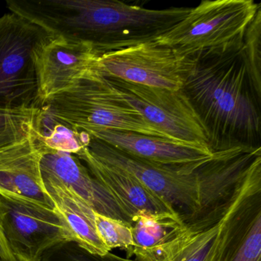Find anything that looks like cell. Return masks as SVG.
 <instances>
[{"label":"cell","instance_id":"8","mask_svg":"<svg viewBox=\"0 0 261 261\" xmlns=\"http://www.w3.org/2000/svg\"><path fill=\"white\" fill-rule=\"evenodd\" d=\"M105 79L119 98L174 141L210 149L207 131L182 90L172 91Z\"/></svg>","mask_w":261,"mask_h":261},{"label":"cell","instance_id":"2","mask_svg":"<svg viewBox=\"0 0 261 261\" xmlns=\"http://www.w3.org/2000/svg\"><path fill=\"white\" fill-rule=\"evenodd\" d=\"M191 9L150 10L110 0H28L22 15L54 38L90 44L103 54L154 40Z\"/></svg>","mask_w":261,"mask_h":261},{"label":"cell","instance_id":"17","mask_svg":"<svg viewBox=\"0 0 261 261\" xmlns=\"http://www.w3.org/2000/svg\"><path fill=\"white\" fill-rule=\"evenodd\" d=\"M45 190L55 208L66 223L74 241L94 254L105 255L110 251L99 238L94 224V212L75 191L50 179H42Z\"/></svg>","mask_w":261,"mask_h":261},{"label":"cell","instance_id":"1","mask_svg":"<svg viewBox=\"0 0 261 261\" xmlns=\"http://www.w3.org/2000/svg\"><path fill=\"white\" fill-rule=\"evenodd\" d=\"M189 59L182 91L207 131L212 152L261 148V99L247 71L244 45Z\"/></svg>","mask_w":261,"mask_h":261},{"label":"cell","instance_id":"23","mask_svg":"<svg viewBox=\"0 0 261 261\" xmlns=\"http://www.w3.org/2000/svg\"><path fill=\"white\" fill-rule=\"evenodd\" d=\"M41 261H137L108 252L105 255L94 254L74 241H66L48 250Z\"/></svg>","mask_w":261,"mask_h":261},{"label":"cell","instance_id":"10","mask_svg":"<svg viewBox=\"0 0 261 261\" xmlns=\"http://www.w3.org/2000/svg\"><path fill=\"white\" fill-rule=\"evenodd\" d=\"M212 261H261V154L238 185Z\"/></svg>","mask_w":261,"mask_h":261},{"label":"cell","instance_id":"4","mask_svg":"<svg viewBox=\"0 0 261 261\" xmlns=\"http://www.w3.org/2000/svg\"><path fill=\"white\" fill-rule=\"evenodd\" d=\"M41 108L59 123L88 134L114 129L174 141L119 98L108 80L95 70L77 77Z\"/></svg>","mask_w":261,"mask_h":261},{"label":"cell","instance_id":"13","mask_svg":"<svg viewBox=\"0 0 261 261\" xmlns=\"http://www.w3.org/2000/svg\"><path fill=\"white\" fill-rule=\"evenodd\" d=\"M88 135L127 155L158 166L200 165L208 161L214 155L208 148L183 144L136 133L99 129Z\"/></svg>","mask_w":261,"mask_h":261},{"label":"cell","instance_id":"14","mask_svg":"<svg viewBox=\"0 0 261 261\" xmlns=\"http://www.w3.org/2000/svg\"><path fill=\"white\" fill-rule=\"evenodd\" d=\"M42 151V179L62 183L75 191L97 213L130 224L128 217L108 191L91 175L77 155L46 147L37 139Z\"/></svg>","mask_w":261,"mask_h":261},{"label":"cell","instance_id":"21","mask_svg":"<svg viewBox=\"0 0 261 261\" xmlns=\"http://www.w3.org/2000/svg\"><path fill=\"white\" fill-rule=\"evenodd\" d=\"M94 224L97 234L110 251L114 248L126 250L127 257L137 247L131 224L94 212Z\"/></svg>","mask_w":261,"mask_h":261},{"label":"cell","instance_id":"24","mask_svg":"<svg viewBox=\"0 0 261 261\" xmlns=\"http://www.w3.org/2000/svg\"><path fill=\"white\" fill-rule=\"evenodd\" d=\"M0 261H18L6 238L4 228V213L0 205Z\"/></svg>","mask_w":261,"mask_h":261},{"label":"cell","instance_id":"22","mask_svg":"<svg viewBox=\"0 0 261 261\" xmlns=\"http://www.w3.org/2000/svg\"><path fill=\"white\" fill-rule=\"evenodd\" d=\"M261 6L249 24L244 38L247 71L256 96L261 99Z\"/></svg>","mask_w":261,"mask_h":261},{"label":"cell","instance_id":"15","mask_svg":"<svg viewBox=\"0 0 261 261\" xmlns=\"http://www.w3.org/2000/svg\"><path fill=\"white\" fill-rule=\"evenodd\" d=\"M75 155L88 168L91 175L115 200L129 221L134 216L143 212L175 213L169 204L134 175L121 168L97 158L87 146Z\"/></svg>","mask_w":261,"mask_h":261},{"label":"cell","instance_id":"5","mask_svg":"<svg viewBox=\"0 0 261 261\" xmlns=\"http://www.w3.org/2000/svg\"><path fill=\"white\" fill-rule=\"evenodd\" d=\"M259 7L253 0H204L153 41L182 58L241 46Z\"/></svg>","mask_w":261,"mask_h":261},{"label":"cell","instance_id":"9","mask_svg":"<svg viewBox=\"0 0 261 261\" xmlns=\"http://www.w3.org/2000/svg\"><path fill=\"white\" fill-rule=\"evenodd\" d=\"M190 63L189 58L152 40L100 55L95 71L105 77L180 91Z\"/></svg>","mask_w":261,"mask_h":261},{"label":"cell","instance_id":"16","mask_svg":"<svg viewBox=\"0 0 261 261\" xmlns=\"http://www.w3.org/2000/svg\"><path fill=\"white\" fill-rule=\"evenodd\" d=\"M38 135L0 148V189L10 191L55 207L42 181V151Z\"/></svg>","mask_w":261,"mask_h":261},{"label":"cell","instance_id":"7","mask_svg":"<svg viewBox=\"0 0 261 261\" xmlns=\"http://www.w3.org/2000/svg\"><path fill=\"white\" fill-rule=\"evenodd\" d=\"M0 205L6 238L18 261H41L55 246L74 241L55 207L3 189H0Z\"/></svg>","mask_w":261,"mask_h":261},{"label":"cell","instance_id":"11","mask_svg":"<svg viewBox=\"0 0 261 261\" xmlns=\"http://www.w3.org/2000/svg\"><path fill=\"white\" fill-rule=\"evenodd\" d=\"M241 179L202 215L185 222L184 227L170 239L149 248L135 247L127 258L134 256L137 261H212Z\"/></svg>","mask_w":261,"mask_h":261},{"label":"cell","instance_id":"3","mask_svg":"<svg viewBox=\"0 0 261 261\" xmlns=\"http://www.w3.org/2000/svg\"><path fill=\"white\" fill-rule=\"evenodd\" d=\"M97 158L130 173L169 204L184 222L202 215L239 182L261 149L233 148L214 152L206 163L187 166L152 164L91 138L87 146Z\"/></svg>","mask_w":261,"mask_h":261},{"label":"cell","instance_id":"12","mask_svg":"<svg viewBox=\"0 0 261 261\" xmlns=\"http://www.w3.org/2000/svg\"><path fill=\"white\" fill-rule=\"evenodd\" d=\"M101 53L85 42L54 38L38 59L41 108L53 96L68 88L87 71L95 70Z\"/></svg>","mask_w":261,"mask_h":261},{"label":"cell","instance_id":"18","mask_svg":"<svg viewBox=\"0 0 261 261\" xmlns=\"http://www.w3.org/2000/svg\"><path fill=\"white\" fill-rule=\"evenodd\" d=\"M136 247H155L174 236L185 226L179 215L172 212L139 214L130 221Z\"/></svg>","mask_w":261,"mask_h":261},{"label":"cell","instance_id":"19","mask_svg":"<svg viewBox=\"0 0 261 261\" xmlns=\"http://www.w3.org/2000/svg\"><path fill=\"white\" fill-rule=\"evenodd\" d=\"M42 108H0V148L39 134Z\"/></svg>","mask_w":261,"mask_h":261},{"label":"cell","instance_id":"6","mask_svg":"<svg viewBox=\"0 0 261 261\" xmlns=\"http://www.w3.org/2000/svg\"><path fill=\"white\" fill-rule=\"evenodd\" d=\"M53 39L19 15L0 17V108H41L38 59Z\"/></svg>","mask_w":261,"mask_h":261},{"label":"cell","instance_id":"20","mask_svg":"<svg viewBox=\"0 0 261 261\" xmlns=\"http://www.w3.org/2000/svg\"><path fill=\"white\" fill-rule=\"evenodd\" d=\"M37 139L49 149L74 155L88 146L91 140L86 132L59 123L43 110Z\"/></svg>","mask_w":261,"mask_h":261}]
</instances>
